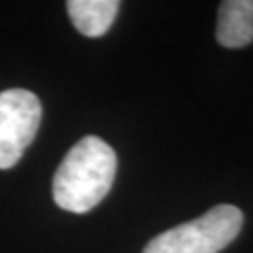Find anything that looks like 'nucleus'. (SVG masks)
Listing matches in <instances>:
<instances>
[{
    "mask_svg": "<svg viewBox=\"0 0 253 253\" xmlns=\"http://www.w3.org/2000/svg\"><path fill=\"white\" fill-rule=\"evenodd\" d=\"M117 174V154L96 135L83 137L54 172L53 199L62 210L84 214L103 201Z\"/></svg>",
    "mask_w": 253,
    "mask_h": 253,
    "instance_id": "nucleus-1",
    "label": "nucleus"
},
{
    "mask_svg": "<svg viewBox=\"0 0 253 253\" xmlns=\"http://www.w3.org/2000/svg\"><path fill=\"white\" fill-rule=\"evenodd\" d=\"M73 27L86 38H100L117 17L120 2L117 0H70L66 4Z\"/></svg>",
    "mask_w": 253,
    "mask_h": 253,
    "instance_id": "nucleus-5",
    "label": "nucleus"
},
{
    "mask_svg": "<svg viewBox=\"0 0 253 253\" xmlns=\"http://www.w3.org/2000/svg\"><path fill=\"white\" fill-rule=\"evenodd\" d=\"M216 38L227 49L246 47L253 42V0H225L217 11Z\"/></svg>",
    "mask_w": 253,
    "mask_h": 253,
    "instance_id": "nucleus-4",
    "label": "nucleus"
},
{
    "mask_svg": "<svg viewBox=\"0 0 253 253\" xmlns=\"http://www.w3.org/2000/svg\"><path fill=\"white\" fill-rule=\"evenodd\" d=\"M42 122V103L34 92H0V169H11L34 141Z\"/></svg>",
    "mask_w": 253,
    "mask_h": 253,
    "instance_id": "nucleus-3",
    "label": "nucleus"
},
{
    "mask_svg": "<svg viewBox=\"0 0 253 253\" xmlns=\"http://www.w3.org/2000/svg\"><path fill=\"white\" fill-rule=\"evenodd\" d=\"M244 214L233 205H217L207 214L154 236L143 253H219L242 229Z\"/></svg>",
    "mask_w": 253,
    "mask_h": 253,
    "instance_id": "nucleus-2",
    "label": "nucleus"
}]
</instances>
